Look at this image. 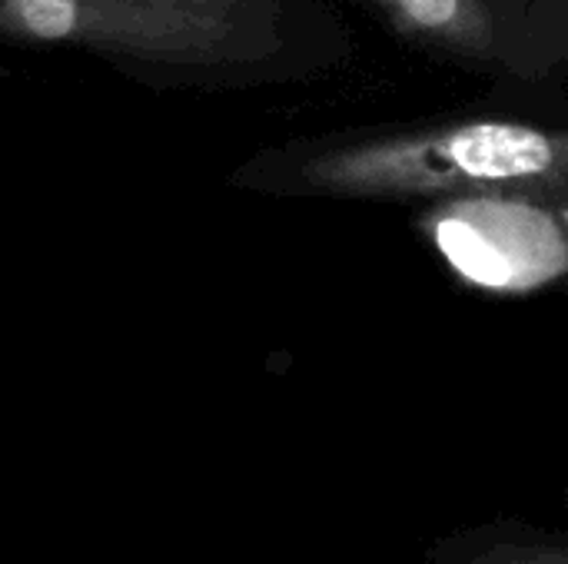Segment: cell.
<instances>
[{
  "label": "cell",
  "instance_id": "cell-1",
  "mask_svg": "<svg viewBox=\"0 0 568 564\" xmlns=\"http://www.w3.org/2000/svg\"><path fill=\"white\" fill-rule=\"evenodd\" d=\"M0 40L87 53L160 90L300 83L353 53L323 0H0Z\"/></svg>",
  "mask_w": 568,
  "mask_h": 564
},
{
  "label": "cell",
  "instance_id": "cell-2",
  "mask_svg": "<svg viewBox=\"0 0 568 564\" xmlns=\"http://www.w3.org/2000/svg\"><path fill=\"white\" fill-rule=\"evenodd\" d=\"M230 183L243 193L280 199H568V126L523 116H466L293 140L240 163Z\"/></svg>",
  "mask_w": 568,
  "mask_h": 564
},
{
  "label": "cell",
  "instance_id": "cell-3",
  "mask_svg": "<svg viewBox=\"0 0 568 564\" xmlns=\"http://www.w3.org/2000/svg\"><path fill=\"white\" fill-rule=\"evenodd\" d=\"M416 50L516 90L568 86V0H359Z\"/></svg>",
  "mask_w": 568,
  "mask_h": 564
},
{
  "label": "cell",
  "instance_id": "cell-4",
  "mask_svg": "<svg viewBox=\"0 0 568 564\" xmlns=\"http://www.w3.org/2000/svg\"><path fill=\"white\" fill-rule=\"evenodd\" d=\"M416 226L469 289L532 296L568 279V199H436L416 213Z\"/></svg>",
  "mask_w": 568,
  "mask_h": 564
},
{
  "label": "cell",
  "instance_id": "cell-5",
  "mask_svg": "<svg viewBox=\"0 0 568 564\" xmlns=\"http://www.w3.org/2000/svg\"><path fill=\"white\" fill-rule=\"evenodd\" d=\"M439 564H568V535L552 532H509L466 539L463 548H446Z\"/></svg>",
  "mask_w": 568,
  "mask_h": 564
},
{
  "label": "cell",
  "instance_id": "cell-6",
  "mask_svg": "<svg viewBox=\"0 0 568 564\" xmlns=\"http://www.w3.org/2000/svg\"><path fill=\"white\" fill-rule=\"evenodd\" d=\"M7 73H10V70H7V66H0V80H3V76H7Z\"/></svg>",
  "mask_w": 568,
  "mask_h": 564
}]
</instances>
